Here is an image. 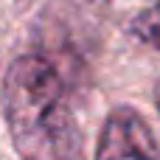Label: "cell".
<instances>
[{
	"mask_svg": "<svg viewBox=\"0 0 160 160\" xmlns=\"http://www.w3.org/2000/svg\"><path fill=\"white\" fill-rule=\"evenodd\" d=\"M0 104L22 160H84V132L70 90L45 56L28 53L8 65Z\"/></svg>",
	"mask_w": 160,
	"mask_h": 160,
	"instance_id": "obj_1",
	"label": "cell"
},
{
	"mask_svg": "<svg viewBox=\"0 0 160 160\" xmlns=\"http://www.w3.org/2000/svg\"><path fill=\"white\" fill-rule=\"evenodd\" d=\"M96 160H160V143L143 115L118 107L101 127Z\"/></svg>",
	"mask_w": 160,
	"mask_h": 160,
	"instance_id": "obj_2",
	"label": "cell"
},
{
	"mask_svg": "<svg viewBox=\"0 0 160 160\" xmlns=\"http://www.w3.org/2000/svg\"><path fill=\"white\" fill-rule=\"evenodd\" d=\"M132 34H135L141 42H146L149 48L160 51V0L155 6L143 8V11L132 20Z\"/></svg>",
	"mask_w": 160,
	"mask_h": 160,
	"instance_id": "obj_3",
	"label": "cell"
},
{
	"mask_svg": "<svg viewBox=\"0 0 160 160\" xmlns=\"http://www.w3.org/2000/svg\"><path fill=\"white\" fill-rule=\"evenodd\" d=\"M155 101H158V110H160V82H158V87H155Z\"/></svg>",
	"mask_w": 160,
	"mask_h": 160,
	"instance_id": "obj_4",
	"label": "cell"
}]
</instances>
